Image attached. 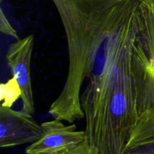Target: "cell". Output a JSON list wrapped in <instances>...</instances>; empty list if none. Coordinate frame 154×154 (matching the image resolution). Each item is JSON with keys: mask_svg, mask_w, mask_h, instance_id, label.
I'll use <instances>...</instances> for the list:
<instances>
[{"mask_svg": "<svg viewBox=\"0 0 154 154\" xmlns=\"http://www.w3.org/2000/svg\"><path fill=\"white\" fill-rule=\"evenodd\" d=\"M137 5L106 38L81 93L87 141L99 154H124L139 117L150 62L136 38Z\"/></svg>", "mask_w": 154, "mask_h": 154, "instance_id": "cell-1", "label": "cell"}, {"mask_svg": "<svg viewBox=\"0 0 154 154\" xmlns=\"http://www.w3.org/2000/svg\"><path fill=\"white\" fill-rule=\"evenodd\" d=\"M60 17L72 70L90 68L106 38L138 0H52Z\"/></svg>", "mask_w": 154, "mask_h": 154, "instance_id": "cell-2", "label": "cell"}, {"mask_svg": "<svg viewBox=\"0 0 154 154\" xmlns=\"http://www.w3.org/2000/svg\"><path fill=\"white\" fill-rule=\"evenodd\" d=\"M43 135L42 125L32 114L15 111L9 107H0V147L2 148L33 144Z\"/></svg>", "mask_w": 154, "mask_h": 154, "instance_id": "cell-3", "label": "cell"}, {"mask_svg": "<svg viewBox=\"0 0 154 154\" xmlns=\"http://www.w3.org/2000/svg\"><path fill=\"white\" fill-rule=\"evenodd\" d=\"M34 47V35L19 38L9 47L6 54L8 64L21 90L22 111L33 114L34 98L31 79V60Z\"/></svg>", "mask_w": 154, "mask_h": 154, "instance_id": "cell-4", "label": "cell"}, {"mask_svg": "<svg viewBox=\"0 0 154 154\" xmlns=\"http://www.w3.org/2000/svg\"><path fill=\"white\" fill-rule=\"evenodd\" d=\"M41 125L43 135L27 147V154H56L87 141L85 131H78L72 123L66 125L62 120L54 119Z\"/></svg>", "mask_w": 154, "mask_h": 154, "instance_id": "cell-5", "label": "cell"}, {"mask_svg": "<svg viewBox=\"0 0 154 154\" xmlns=\"http://www.w3.org/2000/svg\"><path fill=\"white\" fill-rule=\"evenodd\" d=\"M135 23L137 40L154 66V0H139Z\"/></svg>", "mask_w": 154, "mask_h": 154, "instance_id": "cell-6", "label": "cell"}, {"mask_svg": "<svg viewBox=\"0 0 154 154\" xmlns=\"http://www.w3.org/2000/svg\"><path fill=\"white\" fill-rule=\"evenodd\" d=\"M21 97V90L14 77H12L7 83L1 84L2 105L11 108L15 102Z\"/></svg>", "mask_w": 154, "mask_h": 154, "instance_id": "cell-7", "label": "cell"}, {"mask_svg": "<svg viewBox=\"0 0 154 154\" xmlns=\"http://www.w3.org/2000/svg\"><path fill=\"white\" fill-rule=\"evenodd\" d=\"M0 31L3 34L7 35L16 39H19L16 30L11 25L9 20L5 15L2 9L0 11Z\"/></svg>", "mask_w": 154, "mask_h": 154, "instance_id": "cell-8", "label": "cell"}, {"mask_svg": "<svg viewBox=\"0 0 154 154\" xmlns=\"http://www.w3.org/2000/svg\"><path fill=\"white\" fill-rule=\"evenodd\" d=\"M56 154H99L96 150L92 148L88 144V141H86L81 143L76 147H72L70 149L60 152Z\"/></svg>", "mask_w": 154, "mask_h": 154, "instance_id": "cell-9", "label": "cell"}]
</instances>
